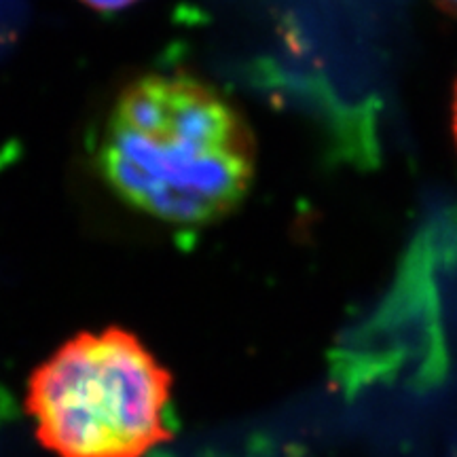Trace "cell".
<instances>
[{
    "mask_svg": "<svg viewBox=\"0 0 457 457\" xmlns=\"http://www.w3.org/2000/svg\"><path fill=\"white\" fill-rule=\"evenodd\" d=\"M171 375L129 330L62 343L30 375L26 409L57 457H145L170 438Z\"/></svg>",
    "mask_w": 457,
    "mask_h": 457,
    "instance_id": "2",
    "label": "cell"
},
{
    "mask_svg": "<svg viewBox=\"0 0 457 457\" xmlns=\"http://www.w3.org/2000/svg\"><path fill=\"white\" fill-rule=\"evenodd\" d=\"M445 3H449V4H453V7H457V0H445Z\"/></svg>",
    "mask_w": 457,
    "mask_h": 457,
    "instance_id": "5",
    "label": "cell"
},
{
    "mask_svg": "<svg viewBox=\"0 0 457 457\" xmlns=\"http://www.w3.org/2000/svg\"><path fill=\"white\" fill-rule=\"evenodd\" d=\"M455 136H457V96H455Z\"/></svg>",
    "mask_w": 457,
    "mask_h": 457,
    "instance_id": "4",
    "label": "cell"
},
{
    "mask_svg": "<svg viewBox=\"0 0 457 457\" xmlns=\"http://www.w3.org/2000/svg\"><path fill=\"white\" fill-rule=\"evenodd\" d=\"M96 165L129 208L170 225H208L236 212L250 193L256 138L212 85L146 74L114 100Z\"/></svg>",
    "mask_w": 457,
    "mask_h": 457,
    "instance_id": "1",
    "label": "cell"
},
{
    "mask_svg": "<svg viewBox=\"0 0 457 457\" xmlns=\"http://www.w3.org/2000/svg\"><path fill=\"white\" fill-rule=\"evenodd\" d=\"M87 7L96 11H104V13H112V11H121L129 4L138 3V0H81Z\"/></svg>",
    "mask_w": 457,
    "mask_h": 457,
    "instance_id": "3",
    "label": "cell"
}]
</instances>
